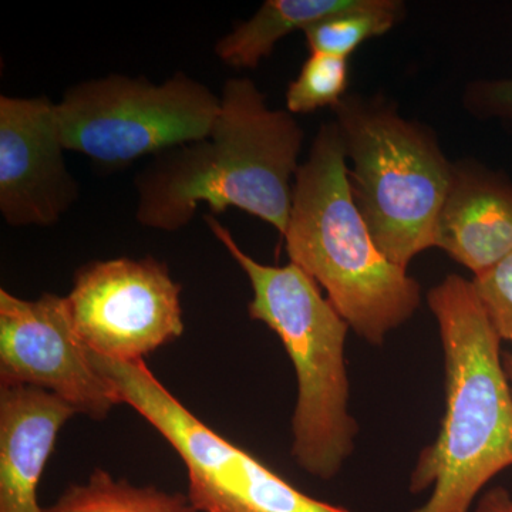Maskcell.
Instances as JSON below:
<instances>
[{"label": "cell", "mask_w": 512, "mask_h": 512, "mask_svg": "<svg viewBox=\"0 0 512 512\" xmlns=\"http://www.w3.org/2000/svg\"><path fill=\"white\" fill-rule=\"evenodd\" d=\"M211 133L154 156L137 175L138 224L174 232L198 205L214 214L229 207L272 225L284 238L303 130L288 110H274L251 79L222 87Z\"/></svg>", "instance_id": "6da1fadb"}, {"label": "cell", "mask_w": 512, "mask_h": 512, "mask_svg": "<svg viewBox=\"0 0 512 512\" xmlns=\"http://www.w3.org/2000/svg\"><path fill=\"white\" fill-rule=\"evenodd\" d=\"M446 363L439 436L421 451L410 491L431 488L413 512H470L481 490L512 467V390L495 332L473 284L448 275L427 295Z\"/></svg>", "instance_id": "7a4b0ae2"}, {"label": "cell", "mask_w": 512, "mask_h": 512, "mask_svg": "<svg viewBox=\"0 0 512 512\" xmlns=\"http://www.w3.org/2000/svg\"><path fill=\"white\" fill-rule=\"evenodd\" d=\"M286 252L325 289L329 302L370 345H383L421 302L419 282L373 241L348 180V157L335 121L323 124L293 181Z\"/></svg>", "instance_id": "3957f363"}, {"label": "cell", "mask_w": 512, "mask_h": 512, "mask_svg": "<svg viewBox=\"0 0 512 512\" xmlns=\"http://www.w3.org/2000/svg\"><path fill=\"white\" fill-rule=\"evenodd\" d=\"M204 221L251 282L254 298L248 305L249 316L274 330L295 367L298 402L292 416L293 458L320 480L338 476L355 450L359 433L349 413L348 322L299 266L261 264L239 248L214 215H204Z\"/></svg>", "instance_id": "277c9868"}, {"label": "cell", "mask_w": 512, "mask_h": 512, "mask_svg": "<svg viewBox=\"0 0 512 512\" xmlns=\"http://www.w3.org/2000/svg\"><path fill=\"white\" fill-rule=\"evenodd\" d=\"M333 110L352 163L353 200L377 248L407 269L414 256L436 247L453 164L427 128L383 100L346 96Z\"/></svg>", "instance_id": "5b68a950"}, {"label": "cell", "mask_w": 512, "mask_h": 512, "mask_svg": "<svg viewBox=\"0 0 512 512\" xmlns=\"http://www.w3.org/2000/svg\"><path fill=\"white\" fill-rule=\"evenodd\" d=\"M220 110L221 97L183 72L160 84L107 74L69 87L55 106L66 151L107 171L207 137Z\"/></svg>", "instance_id": "8992f818"}, {"label": "cell", "mask_w": 512, "mask_h": 512, "mask_svg": "<svg viewBox=\"0 0 512 512\" xmlns=\"http://www.w3.org/2000/svg\"><path fill=\"white\" fill-rule=\"evenodd\" d=\"M92 357L119 402L136 410L183 460L187 495L198 511L352 512L302 493L247 450L215 433L170 393L144 360Z\"/></svg>", "instance_id": "52a82bcc"}, {"label": "cell", "mask_w": 512, "mask_h": 512, "mask_svg": "<svg viewBox=\"0 0 512 512\" xmlns=\"http://www.w3.org/2000/svg\"><path fill=\"white\" fill-rule=\"evenodd\" d=\"M64 298L77 335L104 359L144 360L184 333L181 285L153 256L90 262Z\"/></svg>", "instance_id": "ba28073f"}, {"label": "cell", "mask_w": 512, "mask_h": 512, "mask_svg": "<svg viewBox=\"0 0 512 512\" xmlns=\"http://www.w3.org/2000/svg\"><path fill=\"white\" fill-rule=\"evenodd\" d=\"M0 386L46 390L93 420L120 404L55 293L28 301L0 289Z\"/></svg>", "instance_id": "9c48e42d"}, {"label": "cell", "mask_w": 512, "mask_h": 512, "mask_svg": "<svg viewBox=\"0 0 512 512\" xmlns=\"http://www.w3.org/2000/svg\"><path fill=\"white\" fill-rule=\"evenodd\" d=\"M55 106L47 96H0V214L12 227H52L79 198Z\"/></svg>", "instance_id": "30bf717a"}, {"label": "cell", "mask_w": 512, "mask_h": 512, "mask_svg": "<svg viewBox=\"0 0 512 512\" xmlns=\"http://www.w3.org/2000/svg\"><path fill=\"white\" fill-rule=\"evenodd\" d=\"M436 247L474 276L512 252V183L480 167L453 165L437 221Z\"/></svg>", "instance_id": "8fae6325"}, {"label": "cell", "mask_w": 512, "mask_h": 512, "mask_svg": "<svg viewBox=\"0 0 512 512\" xmlns=\"http://www.w3.org/2000/svg\"><path fill=\"white\" fill-rule=\"evenodd\" d=\"M76 410L32 386H0V512H43L37 487Z\"/></svg>", "instance_id": "7c38bea8"}, {"label": "cell", "mask_w": 512, "mask_h": 512, "mask_svg": "<svg viewBox=\"0 0 512 512\" xmlns=\"http://www.w3.org/2000/svg\"><path fill=\"white\" fill-rule=\"evenodd\" d=\"M360 0H266L247 22L221 37L215 55L237 69H254L271 55L279 40L319 20L345 12Z\"/></svg>", "instance_id": "4fadbf2b"}, {"label": "cell", "mask_w": 512, "mask_h": 512, "mask_svg": "<svg viewBox=\"0 0 512 512\" xmlns=\"http://www.w3.org/2000/svg\"><path fill=\"white\" fill-rule=\"evenodd\" d=\"M43 512H200L190 497L167 493L153 485L117 480L97 468L87 481L70 485L52 507Z\"/></svg>", "instance_id": "5bb4252c"}, {"label": "cell", "mask_w": 512, "mask_h": 512, "mask_svg": "<svg viewBox=\"0 0 512 512\" xmlns=\"http://www.w3.org/2000/svg\"><path fill=\"white\" fill-rule=\"evenodd\" d=\"M403 10L397 0H360L355 8L319 20L303 33L311 53L349 59L367 40L392 30Z\"/></svg>", "instance_id": "9a60e30c"}, {"label": "cell", "mask_w": 512, "mask_h": 512, "mask_svg": "<svg viewBox=\"0 0 512 512\" xmlns=\"http://www.w3.org/2000/svg\"><path fill=\"white\" fill-rule=\"evenodd\" d=\"M349 84V59L313 52L301 73L286 90V110L308 114L325 107H338Z\"/></svg>", "instance_id": "2e32d148"}, {"label": "cell", "mask_w": 512, "mask_h": 512, "mask_svg": "<svg viewBox=\"0 0 512 512\" xmlns=\"http://www.w3.org/2000/svg\"><path fill=\"white\" fill-rule=\"evenodd\" d=\"M471 284L497 335L512 343V252Z\"/></svg>", "instance_id": "e0dca14e"}, {"label": "cell", "mask_w": 512, "mask_h": 512, "mask_svg": "<svg viewBox=\"0 0 512 512\" xmlns=\"http://www.w3.org/2000/svg\"><path fill=\"white\" fill-rule=\"evenodd\" d=\"M478 106L501 119L512 121V79L485 83L476 89Z\"/></svg>", "instance_id": "ac0fdd59"}, {"label": "cell", "mask_w": 512, "mask_h": 512, "mask_svg": "<svg viewBox=\"0 0 512 512\" xmlns=\"http://www.w3.org/2000/svg\"><path fill=\"white\" fill-rule=\"evenodd\" d=\"M476 512H512V494L503 487L491 488L478 501Z\"/></svg>", "instance_id": "d6986e66"}, {"label": "cell", "mask_w": 512, "mask_h": 512, "mask_svg": "<svg viewBox=\"0 0 512 512\" xmlns=\"http://www.w3.org/2000/svg\"><path fill=\"white\" fill-rule=\"evenodd\" d=\"M504 369L505 373H507L508 382H510L511 390H512V343L511 350L508 353H505L503 356Z\"/></svg>", "instance_id": "ffe728a7"}]
</instances>
